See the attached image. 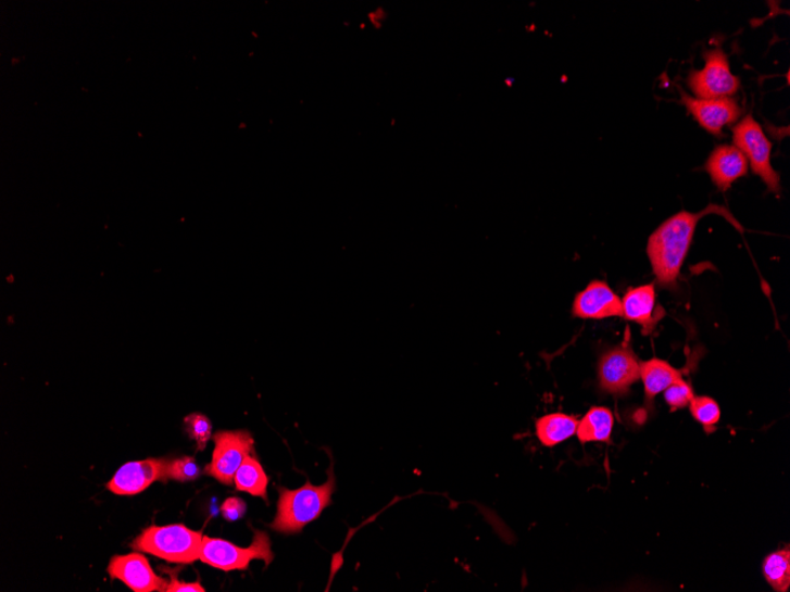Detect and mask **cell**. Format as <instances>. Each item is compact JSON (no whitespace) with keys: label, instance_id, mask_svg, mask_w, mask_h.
Here are the masks:
<instances>
[{"label":"cell","instance_id":"cell-1","mask_svg":"<svg viewBox=\"0 0 790 592\" xmlns=\"http://www.w3.org/2000/svg\"><path fill=\"white\" fill-rule=\"evenodd\" d=\"M710 214L722 215L739 230H743L725 206L709 205L699 213L682 211L673 215L651 235L648 254L653 274L662 288L677 290L681 266L687 260L695 228Z\"/></svg>","mask_w":790,"mask_h":592},{"label":"cell","instance_id":"cell-2","mask_svg":"<svg viewBox=\"0 0 790 592\" xmlns=\"http://www.w3.org/2000/svg\"><path fill=\"white\" fill-rule=\"evenodd\" d=\"M334 490L335 478L331 469L330 477L324 486L314 487L308 481L299 490L278 488L277 516L272 528L283 533L300 532L306 524L317 519L330 505Z\"/></svg>","mask_w":790,"mask_h":592},{"label":"cell","instance_id":"cell-3","mask_svg":"<svg viewBox=\"0 0 790 592\" xmlns=\"http://www.w3.org/2000/svg\"><path fill=\"white\" fill-rule=\"evenodd\" d=\"M204 536L183 524L146 529L131 549L177 564H192L200 558Z\"/></svg>","mask_w":790,"mask_h":592},{"label":"cell","instance_id":"cell-4","mask_svg":"<svg viewBox=\"0 0 790 592\" xmlns=\"http://www.w3.org/2000/svg\"><path fill=\"white\" fill-rule=\"evenodd\" d=\"M199 559L213 568L233 571L247 570L253 559L264 560L267 567L274 560V554L269 537L265 532L256 531L252 544L247 549L218 538L204 537Z\"/></svg>","mask_w":790,"mask_h":592},{"label":"cell","instance_id":"cell-5","mask_svg":"<svg viewBox=\"0 0 790 592\" xmlns=\"http://www.w3.org/2000/svg\"><path fill=\"white\" fill-rule=\"evenodd\" d=\"M735 147L744 154L753 172L766 184L767 190L781 192L780 175L772 166V143L757 121L748 115L732 129Z\"/></svg>","mask_w":790,"mask_h":592},{"label":"cell","instance_id":"cell-6","mask_svg":"<svg viewBox=\"0 0 790 592\" xmlns=\"http://www.w3.org/2000/svg\"><path fill=\"white\" fill-rule=\"evenodd\" d=\"M705 65L702 71L691 72L688 84L699 99L730 98L741 87L740 78L730 71L728 56L722 49L704 53Z\"/></svg>","mask_w":790,"mask_h":592},{"label":"cell","instance_id":"cell-7","mask_svg":"<svg viewBox=\"0 0 790 592\" xmlns=\"http://www.w3.org/2000/svg\"><path fill=\"white\" fill-rule=\"evenodd\" d=\"M213 442L216 446L205 474L231 487L238 468L253 451L254 440L247 430H226L214 436Z\"/></svg>","mask_w":790,"mask_h":592},{"label":"cell","instance_id":"cell-8","mask_svg":"<svg viewBox=\"0 0 790 592\" xmlns=\"http://www.w3.org/2000/svg\"><path fill=\"white\" fill-rule=\"evenodd\" d=\"M628 340L627 333L620 345L611 349L599 361V386L606 393L627 394L629 388L640 379V361Z\"/></svg>","mask_w":790,"mask_h":592},{"label":"cell","instance_id":"cell-9","mask_svg":"<svg viewBox=\"0 0 790 592\" xmlns=\"http://www.w3.org/2000/svg\"><path fill=\"white\" fill-rule=\"evenodd\" d=\"M168 459H146L134 462L120 468L106 489L118 495H134L145 491L154 481L168 479Z\"/></svg>","mask_w":790,"mask_h":592},{"label":"cell","instance_id":"cell-10","mask_svg":"<svg viewBox=\"0 0 790 592\" xmlns=\"http://www.w3.org/2000/svg\"><path fill=\"white\" fill-rule=\"evenodd\" d=\"M681 103L707 133L723 136V128L732 125L742 115L741 106L731 98L693 99L681 92Z\"/></svg>","mask_w":790,"mask_h":592},{"label":"cell","instance_id":"cell-11","mask_svg":"<svg viewBox=\"0 0 790 592\" xmlns=\"http://www.w3.org/2000/svg\"><path fill=\"white\" fill-rule=\"evenodd\" d=\"M112 580H120L136 592L165 591L168 582L155 575L149 560L141 554L115 556L109 565Z\"/></svg>","mask_w":790,"mask_h":592},{"label":"cell","instance_id":"cell-12","mask_svg":"<svg viewBox=\"0 0 790 592\" xmlns=\"http://www.w3.org/2000/svg\"><path fill=\"white\" fill-rule=\"evenodd\" d=\"M573 315L584 319L623 317V303L606 281L593 280L575 295Z\"/></svg>","mask_w":790,"mask_h":592},{"label":"cell","instance_id":"cell-13","mask_svg":"<svg viewBox=\"0 0 790 592\" xmlns=\"http://www.w3.org/2000/svg\"><path fill=\"white\" fill-rule=\"evenodd\" d=\"M655 285L629 288L623 303V317L641 327L642 335H652L659 323L665 317V308L655 302Z\"/></svg>","mask_w":790,"mask_h":592},{"label":"cell","instance_id":"cell-14","mask_svg":"<svg viewBox=\"0 0 790 592\" xmlns=\"http://www.w3.org/2000/svg\"><path fill=\"white\" fill-rule=\"evenodd\" d=\"M748 160L738 147L722 144L710 154L705 169L720 192H727L731 185L748 173Z\"/></svg>","mask_w":790,"mask_h":592},{"label":"cell","instance_id":"cell-15","mask_svg":"<svg viewBox=\"0 0 790 592\" xmlns=\"http://www.w3.org/2000/svg\"><path fill=\"white\" fill-rule=\"evenodd\" d=\"M685 373L686 369H677L661 358L640 362V379L644 383L648 405L652 406L655 396L681 380Z\"/></svg>","mask_w":790,"mask_h":592},{"label":"cell","instance_id":"cell-16","mask_svg":"<svg viewBox=\"0 0 790 592\" xmlns=\"http://www.w3.org/2000/svg\"><path fill=\"white\" fill-rule=\"evenodd\" d=\"M579 421L572 415L553 413L535 424L537 437L544 448L551 449L577 434Z\"/></svg>","mask_w":790,"mask_h":592},{"label":"cell","instance_id":"cell-17","mask_svg":"<svg viewBox=\"0 0 790 592\" xmlns=\"http://www.w3.org/2000/svg\"><path fill=\"white\" fill-rule=\"evenodd\" d=\"M613 426L614 416L611 410L606 407H593L579 421L577 436L581 443H612Z\"/></svg>","mask_w":790,"mask_h":592},{"label":"cell","instance_id":"cell-18","mask_svg":"<svg viewBox=\"0 0 790 592\" xmlns=\"http://www.w3.org/2000/svg\"><path fill=\"white\" fill-rule=\"evenodd\" d=\"M267 482H269V478L265 475L256 457L247 456L235 476L236 489L254 496H261L266 501Z\"/></svg>","mask_w":790,"mask_h":592},{"label":"cell","instance_id":"cell-19","mask_svg":"<svg viewBox=\"0 0 790 592\" xmlns=\"http://www.w3.org/2000/svg\"><path fill=\"white\" fill-rule=\"evenodd\" d=\"M762 570L766 581L775 591L787 592L790 587L789 546L768 555L763 560Z\"/></svg>","mask_w":790,"mask_h":592},{"label":"cell","instance_id":"cell-20","mask_svg":"<svg viewBox=\"0 0 790 592\" xmlns=\"http://www.w3.org/2000/svg\"><path fill=\"white\" fill-rule=\"evenodd\" d=\"M689 407L693 419L704 427L706 433L715 432L720 419V408L714 399L694 395Z\"/></svg>","mask_w":790,"mask_h":592},{"label":"cell","instance_id":"cell-21","mask_svg":"<svg viewBox=\"0 0 790 592\" xmlns=\"http://www.w3.org/2000/svg\"><path fill=\"white\" fill-rule=\"evenodd\" d=\"M186 432L197 442L199 451H204L212 437V424L208 416L193 413L185 418Z\"/></svg>","mask_w":790,"mask_h":592},{"label":"cell","instance_id":"cell-22","mask_svg":"<svg viewBox=\"0 0 790 592\" xmlns=\"http://www.w3.org/2000/svg\"><path fill=\"white\" fill-rule=\"evenodd\" d=\"M664 398L673 412L687 408L694 398L693 388L690 383L681 379L665 390Z\"/></svg>","mask_w":790,"mask_h":592},{"label":"cell","instance_id":"cell-23","mask_svg":"<svg viewBox=\"0 0 790 592\" xmlns=\"http://www.w3.org/2000/svg\"><path fill=\"white\" fill-rule=\"evenodd\" d=\"M200 468L191 456H183L180 459L170 462L168 479L178 481L196 480L200 476Z\"/></svg>","mask_w":790,"mask_h":592},{"label":"cell","instance_id":"cell-24","mask_svg":"<svg viewBox=\"0 0 790 592\" xmlns=\"http://www.w3.org/2000/svg\"><path fill=\"white\" fill-rule=\"evenodd\" d=\"M246 513L247 505L242 500H239V497H229V500L225 501L222 505L223 517L229 521H236L243 518Z\"/></svg>","mask_w":790,"mask_h":592},{"label":"cell","instance_id":"cell-25","mask_svg":"<svg viewBox=\"0 0 790 592\" xmlns=\"http://www.w3.org/2000/svg\"><path fill=\"white\" fill-rule=\"evenodd\" d=\"M166 592H205V588L200 585V583H184L176 578H173V580L167 584Z\"/></svg>","mask_w":790,"mask_h":592}]
</instances>
